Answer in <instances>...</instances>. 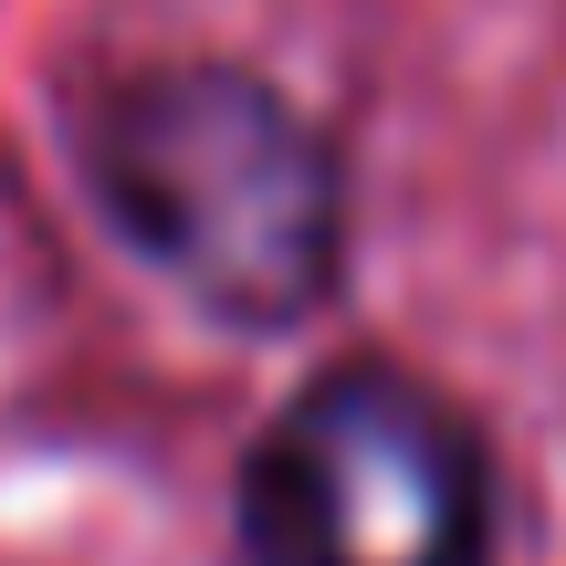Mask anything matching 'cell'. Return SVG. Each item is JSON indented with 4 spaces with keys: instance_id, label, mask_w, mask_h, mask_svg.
Masks as SVG:
<instances>
[{
    "instance_id": "6da1fadb",
    "label": "cell",
    "mask_w": 566,
    "mask_h": 566,
    "mask_svg": "<svg viewBox=\"0 0 566 566\" xmlns=\"http://www.w3.org/2000/svg\"><path fill=\"white\" fill-rule=\"evenodd\" d=\"M84 179L137 263H158L200 315L283 336L336 294L346 179L294 95L231 63L95 84L74 116Z\"/></svg>"
},
{
    "instance_id": "7a4b0ae2",
    "label": "cell",
    "mask_w": 566,
    "mask_h": 566,
    "mask_svg": "<svg viewBox=\"0 0 566 566\" xmlns=\"http://www.w3.org/2000/svg\"><path fill=\"white\" fill-rule=\"evenodd\" d=\"M252 566H493V462L430 378L346 357L242 462Z\"/></svg>"
}]
</instances>
